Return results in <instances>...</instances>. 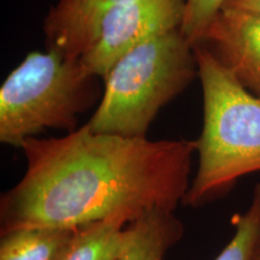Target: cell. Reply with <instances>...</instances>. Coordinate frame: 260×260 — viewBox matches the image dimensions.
<instances>
[{
    "label": "cell",
    "instance_id": "cell-1",
    "mask_svg": "<svg viewBox=\"0 0 260 260\" xmlns=\"http://www.w3.org/2000/svg\"><path fill=\"white\" fill-rule=\"evenodd\" d=\"M27 169L0 199L2 233L21 228H76L118 210L140 217L174 211L189 189L195 141L149 140L93 132L22 145Z\"/></svg>",
    "mask_w": 260,
    "mask_h": 260
},
{
    "label": "cell",
    "instance_id": "cell-2",
    "mask_svg": "<svg viewBox=\"0 0 260 260\" xmlns=\"http://www.w3.org/2000/svg\"><path fill=\"white\" fill-rule=\"evenodd\" d=\"M204 99V125L195 149L198 171L183 203L199 206L225 194L240 178L260 171V98L207 50L195 45Z\"/></svg>",
    "mask_w": 260,
    "mask_h": 260
},
{
    "label": "cell",
    "instance_id": "cell-3",
    "mask_svg": "<svg viewBox=\"0 0 260 260\" xmlns=\"http://www.w3.org/2000/svg\"><path fill=\"white\" fill-rule=\"evenodd\" d=\"M198 76L195 45L181 28L149 39L113 65L87 124L93 132L147 138L167 104Z\"/></svg>",
    "mask_w": 260,
    "mask_h": 260
},
{
    "label": "cell",
    "instance_id": "cell-4",
    "mask_svg": "<svg viewBox=\"0 0 260 260\" xmlns=\"http://www.w3.org/2000/svg\"><path fill=\"white\" fill-rule=\"evenodd\" d=\"M99 77L53 50L27 54L0 87V142L21 148L47 129L70 133L102 99Z\"/></svg>",
    "mask_w": 260,
    "mask_h": 260
},
{
    "label": "cell",
    "instance_id": "cell-5",
    "mask_svg": "<svg viewBox=\"0 0 260 260\" xmlns=\"http://www.w3.org/2000/svg\"><path fill=\"white\" fill-rule=\"evenodd\" d=\"M187 0H132L106 12L79 59L104 80L124 54L183 25Z\"/></svg>",
    "mask_w": 260,
    "mask_h": 260
},
{
    "label": "cell",
    "instance_id": "cell-6",
    "mask_svg": "<svg viewBox=\"0 0 260 260\" xmlns=\"http://www.w3.org/2000/svg\"><path fill=\"white\" fill-rule=\"evenodd\" d=\"M199 44L260 98V16L223 8Z\"/></svg>",
    "mask_w": 260,
    "mask_h": 260
},
{
    "label": "cell",
    "instance_id": "cell-7",
    "mask_svg": "<svg viewBox=\"0 0 260 260\" xmlns=\"http://www.w3.org/2000/svg\"><path fill=\"white\" fill-rule=\"evenodd\" d=\"M132 0H58L44 21L46 48L79 59L104 15Z\"/></svg>",
    "mask_w": 260,
    "mask_h": 260
},
{
    "label": "cell",
    "instance_id": "cell-8",
    "mask_svg": "<svg viewBox=\"0 0 260 260\" xmlns=\"http://www.w3.org/2000/svg\"><path fill=\"white\" fill-rule=\"evenodd\" d=\"M130 210H118L105 218L76 226L53 260H119L132 237Z\"/></svg>",
    "mask_w": 260,
    "mask_h": 260
},
{
    "label": "cell",
    "instance_id": "cell-9",
    "mask_svg": "<svg viewBox=\"0 0 260 260\" xmlns=\"http://www.w3.org/2000/svg\"><path fill=\"white\" fill-rule=\"evenodd\" d=\"M130 225L132 237L119 260H164L183 235V226L174 211L148 210Z\"/></svg>",
    "mask_w": 260,
    "mask_h": 260
},
{
    "label": "cell",
    "instance_id": "cell-10",
    "mask_svg": "<svg viewBox=\"0 0 260 260\" xmlns=\"http://www.w3.org/2000/svg\"><path fill=\"white\" fill-rule=\"evenodd\" d=\"M75 228H21L2 233L0 260H53Z\"/></svg>",
    "mask_w": 260,
    "mask_h": 260
},
{
    "label": "cell",
    "instance_id": "cell-11",
    "mask_svg": "<svg viewBox=\"0 0 260 260\" xmlns=\"http://www.w3.org/2000/svg\"><path fill=\"white\" fill-rule=\"evenodd\" d=\"M232 222L235 233L214 260H252L260 242V183L254 188L246 212L235 214Z\"/></svg>",
    "mask_w": 260,
    "mask_h": 260
},
{
    "label": "cell",
    "instance_id": "cell-12",
    "mask_svg": "<svg viewBox=\"0 0 260 260\" xmlns=\"http://www.w3.org/2000/svg\"><path fill=\"white\" fill-rule=\"evenodd\" d=\"M225 2L226 0H187L182 30L194 45L203 40L205 32L223 9Z\"/></svg>",
    "mask_w": 260,
    "mask_h": 260
},
{
    "label": "cell",
    "instance_id": "cell-13",
    "mask_svg": "<svg viewBox=\"0 0 260 260\" xmlns=\"http://www.w3.org/2000/svg\"><path fill=\"white\" fill-rule=\"evenodd\" d=\"M223 8L241 10L260 16V0H226Z\"/></svg>",
    "mask_w": 260,
    "mask_h": 260
},
{
    "label": "cell",
    "instance_id": "cell-14",
    "mask_svg": "<svg viewBox=\"0 0 260 260\" xmlns=\"http://www.w3.org/2000/svg\"><path fill=\"white\" fill-rule=\"evenodd\" d=\"M252 260H260V242L258 243V246H256L254 255H253Z\"/></svg>",
    "mask_w": 260,
    "mask_h": 260
}]
</instances>
